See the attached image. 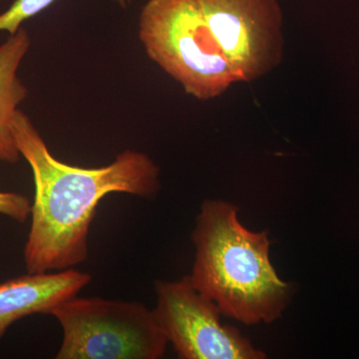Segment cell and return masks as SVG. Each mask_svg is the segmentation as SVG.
I'll return each mask as SVG.
<instances>
[{
	"label": "cell",
	"mask_w": 359,
	"mask_h": 359,
	"mask_svg": "<svg viewBox=\"0 0 359 359\" xmlns=\"http://www.w3.org/2000/svg\"><path fill=\"white\" fill-rule=\"evenodd\" d=\"M192 240L196 256L191 282L222 313L245 325L271 323L283 316L292 285L271 264L268 233L245 229L235 205L205 201Z\"/></svg>",
	"instance_id": "cell-2"
},
{
	"label": "cell",
	"mask_w": 359,
	"mask_h": 359,
	"mask_svg": "<svg viewBox=\"0 0 359 359\" xmlns=\"http://www.w3.org/2000/svg\"><path fill=\"white\" fill-rule=\"evenodd\" d=\"M32 204L25 195L0 191V214L18 223H25L30 216Z\"/></svg>",
	"instance_id": "cell-10"
},
{
	"label": "cell",
	"mask_w": 359,
	"mask_h": 359,
	"mask_svg": "<svg viewBox=\"0 0 359 359\" xmlns=\"http://www.w3.org/2000/svg\"><path fill=\"white\" fill-rule=\"evenodd\" d=\"M0 1H1V0H0Z\"/></svg>",
	"instance_id": "cell-11"
},
{
	"label": "cell",
	"mask_w": 359,
	"mask_h": 359,
	"mask_svg": "<svg viewBox=\"0 0 359 359\" xmlns=\"http://www.w3.org/2000/svg\"><path fill=\"white\" fill-rule=\"evenodd\" d=\"M75 269L18 276L0 283V339L15 321L32 314H50L61 302L75 297L91 280Z\"/></svg>",
	"instance_id": "cell-7"
},
{
	"label": "cell",
	"mask_w": 359,
	"mask_h": 359,
	"mask_svg": "<svg viewBox=\"0 0 359 359\" xmlns=\"http://www.w3.org/2000/svg\"><path fill=\"white\" fill-rule=\"evenodd\" d=\"M238 82L264 76L282 62L283 13L278 0H197Z\"/></svg>",
	"instance_id": "cell-6"
},
{
	"label": "cell",
	"mask_w": 359,
	"mask_h": 359,
	"mask_svg": "<svg viewBox=\"0 0 359 359\" xmlns=\"http://www.w3.org/2000/svg\"><path fill=\"white\" fill-rule=\"evenodd\" d=\"M153 309L168 342L182 359H263L238 328L221 323V309L196 289L190 276L158 280Z\"/></svg>",
	"instance_id": "cell-5"
},
{
	"label": "cell",
	"mask_w": 359,
	"mask_h": 359,
	"mask_svg": "<svg viewBox=\"0 0 359 359\" xmlns=\"http://www.w3.org/2000/svg\"><path fill=\"white\" fill-rule=\"evenodd\" d=\"M30 45L29 34L22 27L0 45V163L14 164L21 157L13 126L18 106L25 100L28 90L18 73Z\"/></svg>",
	"instance_id": "cell-8"
},
{
	"label": "cell",
	"mask_w": 359,
	"mask_h": 359,
	"mask_svg": "<svg viewBox=\"0 0 359 359\" xmlns=\"http://www.w3.org/2000/svg\"><path fill=\"white\" fill-rule=\"evenodd\" d=\"M13 133L34 181L32 224L23 250L27 273L74 269L86 261L90 226L106 196L125 193L151 199L159 191V167L144 153L126 150L107 166L88 169L56 159L21 110Z\"/></svg>",
	"instance_id": "cell-1"
},
{
	"label": "cell",
	"mask_w": 359,
	"mask_h": 359,
	"mask_svg": "<svg viewBox=\"0 0 359 359\" xmlns=\"http://www.w3.org/2000/svg\"><path fill=\"white\" fill-rule=\"evenodd\" d=\"M54 0H15L6 13L0 14V32L15 34L26 20L47 8Z\"/></svg>",
	"instance_id": "cell-9"
},
{
	"label": "cell",
	"mask_w": 359,
	"mask_h": 359,
	"mask_svg": "<svg viewBox=\"0 0 359 359\" xmlns=\"http://www.w3.org/2000/svg\"><path fill=\"white\" fill-rule=\"evenodd\" d=\"M139 37L149 58L198 100L217 98L238 82L197 0H149Z\"/></svg>",
	"instance_id": "cell-3"
},
{
	"label": "cell",
	"mask_w": 359,
	"mask_h": 359,
	"mask_svg": "<svg viewBox=\"0 0 359 359\" xmlns=\"http://www.w3.org/2000/svg\"><path fill=\"white\" fill-rule=\"evenodd\" d=\"M62 328L57 359H158L168 340L140 302L70 297L52 309Z\"/></svg>",
	"instance_id": "cell-4"
}]
</instances>
